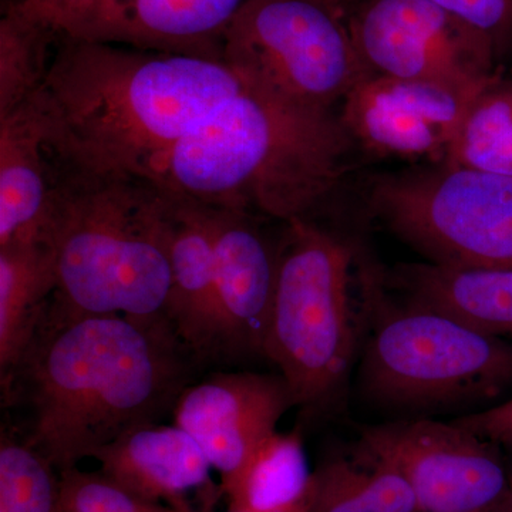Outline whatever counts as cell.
Segmentation results:
<instances>
[{
	"mask_svg": "<svg viewBox=\"0 0 512 512\" xmlns=\"http://www.w3.org/2000/svg\"><path fill=\"white\" fill-rule=\"evenodd\" d=\"M329 2L335 3L340 9L346 10L349 5H352L355 0H329Z\"/></svg>",
	"mask_w": 512,
	"mask_h": 512,
	"instance_id": "obj_29",
	"label": "cell"
},
{
	"mask_svg": "<svg viewBox=\"0 0 512 512\" xmlns=\"http://www.w3.org/2000/svg\"><path fill=\"white\" fill-rule=\"evenodd\" d=\"M56 164L30 100L0 117V247L47 242Z\"/></svg>",
	"mask_w": 512,
	"mask_h": 512,
	"instance_id": "obj_16",
	"label": "cell"
},
{
	"mask_svg": "<svg viewBox=\"0 0 512 512\" xmlns=\"http://www.w3.org/2000/svg\"><path fill=\"white\" fill-rule=\"evenodd\" d=\"M183 512H197V511L188 510V511H183Z\"/></svg>",
	"mask_w": 512,
	"mask_h": 512,
	"instance_id": "obj_30",
	"label": "cell"
},
{
	"mask_svg": "<svg viewBox=\"0 0 512 512\" xmlns=\"http://www.w3.org/2000/svg\"><path fill=\"white\" fill-rule=\"evenodd\" d=\"M484 83L460 87L369 76L340 104L339 117L356 147L367 153L443 164Z\"/></svg>",
	"mask_w": 512,
	"mask_h": 512,
	"instance_id": "obj_11",
	"label": "cell"
},
{
	"mask_svg": "<svg viewBox=\"0 0 512 512\" xmlns=\"http://www.w3.org/2000/svg\"><path fill=\"white\" fill-rule=\"evenodd\" d=\"M265 360L302 412H326L359 360L367 309L356 249L309 218L285 222Z\"/></svg>",
	"mask_w": 512,
	"mask_h": 512,
	"instance_id": "obj_6",
	"label": "cell"
},
{
	"mask_svg": "<svg viewBox=\"0 0 512 512\" xmlns=\"http://www.w3.org/2000/svg\"><path fill=\"white\" fill-rule=\"evenodd\" d=\"M170 195L171 288L167 318L198 362L220 360L214 211Z\"/></svg>",
	"mask_w": 512,
	"mask_h": 512,
	"instance_id": "obj_15",
	"label": "cell"
},
{
	"mask_svg": "<svg viewBox=\"0 0 512 512\" xmlns=\"http://www.w3.org/2000/svg\"><path fill=\"white\" fill-rule=\"evenodd\" d=\"M443 164L512 177V69L481 87Z\"/></svg>",
	"mask_w": 512,
	"mask_h": 512,
	"instance_id": "obj_22",
	"label": "cell"
},
{
	"mask_svg": "<svg viewBox=\"0 0 512 512\" xmlns=\"http://www.w3.org/2000/svg\"><path fill=\"white\" fill-rule=\"evenodd\" d=\"M57 39L55 30L26 13L16 0H2L0 117L35 96L49 72Z\"/></svg>",
	"mask_w": 512,
	"mask_h": 512,
	"instance_id": "obj_23",
	"label": "cell"
},
{
	"mask_svg": "<svg viewBox=\"0 0 512 512\" xmlns=\"http://www.w3.org/2000/svg\"><path fill=\"white\" fill-rule=\"evenodd\" d=\"M292 407L295 397L279 373H214L184 390L174 424L200 444L227 494Z\"/></svg>",
	"mask_w": 512,
	"mask_h": 512,
	"instance_id": "obj_12",
	"label": "cell"
},
{
	"mask_svg": "<svg viewBox=\"0 0 512 512\" xmlns=\"http://www.w3.org/2000/svg\"><path fill=\"white\" fill-rule=\"evenodd\" d=\"M367 309L359 356L366 399L394 413L470 410L500 399L512 387V343L456 316L417 303L384 298L383 272L360 258Z\"/></svg>",
	"mask_w": 512,
	"mask_h": 512,
	"instance_id": "obj_5",
	"label": "cell"
},
{
	"mask_svg": "<svg viewBox=\"0 0 512 512\" xmlns=\"http://www.w3.org/2000/svg\"><path fill=\"white\" fill-rule=\"evenodd\" d=\"M407 302L456 316L495 338L512 339V268H464L419 262L383 274Z\"/></svg>",
	"mask_w": 512,
	"mask_h": 512,
	"instance_id": "obj_18",
	"label": "cell"
},
{
	"mask_svg": "<svg viewBox=\"0 0 512 512\" xmlns=\"http://www.w3.org/2000/svg\"><path fill=\"white\" fill-rule=\"evenodd\" d=\"M212 211L220 360H265L278 247L259 228L258 215L220 208Z\"/></svg>",
	"mask_w": 512,
	"mask_h": 512,
	"instance_id": "obj_13",
	"label": "cell"
},
{
	"mask_svg": "<svg viewBox=\"0 0 512 512\" xmlns=\"http://www.w3.org/2000/svg\"><path fill=\"white\" fill-rule=\"evenodd\" d=\"M56 289V256L47 242L0 247V380L29 349Z\"/></svg>",
	"mask_w": 512,
	"mask_h": 512,
	"instance_id": "obj_19",
	"label": "cell"
},
{
	"mask_svg": "<svg viewBox=\"0 0 512 512\" xmlns=\"http://www.w3.org/2000/svg\"><path fill=\"white\" fill-rule=\"evenodd\" d=\"M200 365L170 320L70 313L52 299L2 390L25 417L20 439L62 473L157 424Z\"/></svg>",
	"mask_w": 512,
	"mask_h": 512,
	"instance_id": "obj_1",
	"label": "cell"
},
{
	"mask_svg": "<svg viewBox=\"0 0 512 512\" xmlns=\"http://www.w3.org/2000/svg\"><path fill=\"white\" fill-rule=\"evenodd\" d=\"M453 421L497 447H512V397Z\"/></svg>",
	"mask_w": 512,
	"mask_h": 512,
	"instance_id": "obj_26",
	"label": "cell"
},
{
	"mask_svg": "<svg viewBox=\"0 0 512 512\" xmlns=\"http://www.w3.org/2000/svg\"><path fill=\"white\" fill-rule=\"evenodd\" d=\"M241 90L224 62L62 35L30 103L64 168L150 180L185 134Z\"/></svg>",
	"mask_w": 512,
	"mask_h": 512,
	"instance_id": "obj_2",
	"label": "cell"
},
{
	"mask_svg": "<svg viewBox=\"0 0 512 512\" xmlns=\"http://www.w3.org/2000/svg\"><path fill=\"white\" fill-rule=\"evenodd\" d=\"M501 512H512V480L510 481V487H508L507 497H505Z\"/></svg>",
	"mask_w": 512,
	"mask_h": 512,
	"instance_id": "obj_28",
	"label": "cell"
},
{
	"mask_svg": "<svg viewBox=\"0 0 512 512\" xmlns=\"http://www.w3.org/2000/svg\"><path fill=\"white\" fill-rule=\"evenodd\" d=\"M104 476L146 500L168 501L188 511L184 497L211 484V463L200 444L180 426L148 424L97 451Z\"/></svg>",
	"mask_w": 512,
	"mask_h": 512,
	"instance_id": "obj_17",
	"label": "cell"
},
{
	"mask_svg": "<svg viewBox=\"0 0 512 512\" xmlns=\"http://www.w3.org/2000/svg\"><path fill=\"white\" fill-rule=\"evenodd\" d=\"M101 2L103 0H16L20 8L46 23L59 36Z\"/></svg>",
	"mask_w": 512,
	"mask_h": 512,
	"instance_id": "obj_27",
	"label": "cell"
},
{
	"mask_svg": "<svg viewBox=\"0 0 512 512\" xmlns=\"http://www.w3.org/2000/svg\"><path fill=\"white\" fill-rule=\"evenodd\" d=\"M247 2L103 0L62 35L147 52L224 62L225 36Z\"/></svg>",
	"mask_w": 512,
	"mask_h": 512,
	"instance_id": "obj_14",
	"label": "cell"
},
{
	"mask_svg": "<svg viewBox=\"0 0 512 512\" xmlns=\"http://www.w3.org/2000/svg\"><path fill=\"white\" fill-rule=\"evenodd\" d=\"M308 512H424L403 474L359 446L315 471Z\"/></svg>",
	"mask_w": 512,
	"mask_h": 512,
	"instance_id": "obj_21",
	"label": "cell"
},
{
	"mask_svg": "<svg viewBox=\"0 0 512 512\" xmlns=\"http://www.w3.org/2000/svg\"><path fill=\"white\" fill-rule=\"evenodd\" d=\"M313 490L315 473L301 433L275 431L256 448L227 495L231 512H308Z\"/></svg>",
	"mask_w": 512,
	"mask_h": 512,
	"instance_id": "obj_20",
	"label": "cell"
},
{
	"mask_svg": "<svg viewBox=\"0 0 512 512\" xmlns=\"http://www.w3.org/2000/svg\"><path fill=\"white\" fill-rule=\"evenodd\" d=\"M454 18L487 36L498 53L512 36V0H430Z\"/></svg>",
	"mask_w": 512,
	"mask_h": 512,
	"instance_id": "obj_25",
	"label": "cell"
},
{
	"mask_svg": "<svg viewBox=\"0 0 512 512\" xmlns=\"http://www.w3.org/2000/svg\"><path fill=\"white\" fill-rule=\"evenodd\" d=\"M55 164L47 237L56 256L53 302L82 315L168 320V192L147 178L83 174Z\"/></svg>",
	"mask_w": 512,
	"mask_h": 512,
	"instance_id": "obj_4",
	"label": "cell"
},
{
	"mask_svg": "<svg viewBox=\"0 0 512 512\" xmlns=\"http://www.w3.org/2000/svg\"><path fill=\"white\" fill-rule=\"evenodd\" d=\"M353 147L339 111L242 86L181 138L150 180L207 207L303 220L348 173Z\"/></svg>",
	"mask_w": 512,
	"mask_h": 512,
	"instance_id": "obj_3",
	"label": "cell"
},
{
	"mask_svg": "<svg viewBox=\"0 0 512 512\" xmlns=\"http://www.w3.org/2000/svg\"><path fill=\"white\" fill-rule=\"evenodd\" d=\"M366 201L430 264L512 268V177L424 164L373 175Z\"/></svg>",
	"mask_w": 512,
	"mask_h": 512,
	"instance_id": "obj_8",
	"label": "cell"
},
{
	"mask_svg": "<svg viewBox=\"0 0 512 512\" xmlns=\"http://www.w3.org/2000/svg\"><path fill=\"white\" fill-rule=\"evenodd\" d=\"M360 447L396 467L424 512H501L510 478L495 444L451 421L366 427Z\"/></svg>",
	"mask_w": 512,
	"mask_h": 512,
	"instance_id": "obj_10",
	"label": "cell"
},
{
	"mask_svg": "<svg viewBox=\"0 0 512 512\" xmlns=\"http://www.w3.org/2000/svg\"><path fill=\"white\" fill-rule=\"evenodd\" d=\"M345 13L370 76L476 87L497 70L494 43L430 0H355Z\"/></svg>",
	"mask_w": 512,
	"mask_h": 512,
	"instance_id": "obj_9",
	"label": "cell"
},
{
	"mask_svg": "<svg viewBox=\"0 0 512 512\" xmlns=\"http://www.w3.org/2000/svg\"><path fill=\"white\" fill-rule=\"evenodd\" d=\"M18 434L0 439V512H60V476Z\"/></svg>",
	"mask_w": 512,
	"mask_h": 512,
	"instance_id": "obj_24",
	"label": "cell"
},
{
	"mask_svg": "<svg viewBox=\"0 0 512 512\" xmlns=\"http://www.w3.org/2000/svg\"><path fill=\"white\" fill-rule=\"evenodd\" d=\"M222 60L247 89L319 111H338L370 76L345 10L329 0H248Z\"/></svg>",
	"mask_w": 512,
	"mask_h": 512,
	"instance_id": "obj_7",
	"label": "cell"
}]
</instances>
